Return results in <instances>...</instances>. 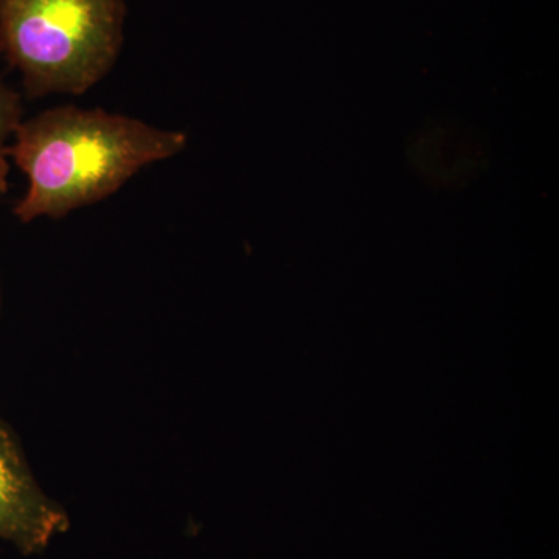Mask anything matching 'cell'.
<instances>
[{
	"instance_id": "cell-3",
	"label": "cell",
	"mask_w": 559,
	"mask_h": 559,
	"mask_svg": "<svg viewBox=\"0 0 559 559\" xmlns=\"http://www.w3.org/2000/svg\"><path fill=\"white\" fill-rule=\"evenodd\" d=\"M69 527L68 511L40 488L20 439L0 418V540L35 555Z\"/></svg>"
},
{
	"instance_id": "cell-1",
	"label": "cell",
	"mask_w": 559,
	"mask_h": 559,
	"mask_svg": "<svg viewBox=\"0 0 559 559\" xmlns=\"http://www.w3.org/2000/svg\"><path fill=\"white\" fill-rule=\"evenodd\" d=\"M13 139L10 159L28 180L13 210L24 224L61 219L105 201L142 168L171 159L187 146L183 132L73 105L22 120Z\"/></svg>"
},
{
	"instance_id": "cell-4",
	"label": "cell",
	"mask_w": 559,
	"mask_h": 559,
	"mask_svg": "<svg viewBox=\"0 0 559 559\" xmlns=\"http://www.w3.org/2000/svg\"><path fill=\"white\" fill-rule=\"evenodd\" d=\"M22 121L20 94L0 79V194L9 190L10 140Z\"/></svg>"
},
{
	"instance_id": "cell-2",
	"label": "cell",
	"mask_w": 559,
	"mask_h": 559,
	"mask_svg": "<svg viewBox=\"0 0 559 559\" xmlns=\"http://www.w3.org/2000/svg\"><path fill=\"white\" fill-rule=\"evenodd\" d=\"M124 0H0V55L28 97L81 95L114 69Z\"/></svg>"
},
{
	"instance_id": "cell-5",
	"label": "cell",
	"mask_w": 559,
	"mask_h": 559,
	"mask_svg": "<svg viewBox=\"0 0 559 559\" xmlns=\"http://www.w3.org/2000/svg\"><path fill=\"white\" fill-rule=\"evenodd\" d=\"M0 301H2V294H0Z\"/></svg>"
}]
</instances>
